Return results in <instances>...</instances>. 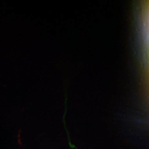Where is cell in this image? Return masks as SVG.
<instances>
[{
	"mask_svg": "<svg viewBox=\"0 0 149 149\" xmlns=\"http://www.w3.org/2000/svg\"><path fill=\"white\" fill-rule=\"evenodd\" d=\"M147 21H148V24L149 27V8L148 11V13H147Z\"/></svg>",
	"mask_w": 149,
	"mask_h": 149,
	"instance_id": "cell-1",
	"label": "cell"
}]
</instances>
